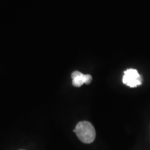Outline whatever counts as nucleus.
<instances>
[{
	"label": "nucleus",
	"instance_id": "1",
	"mask_svg": "<svg viewBox=\"0 0 150 150\" xmlns=\"http://www.w3.org/2000/svg\"><path fill=\"white\" fill-rule=\"evenodd\" d=\"M73 131L76 133L81 141L86 144L93 142L96 136L95 129L93 125L87 121L79 122Z\"/></svg>",
	"mask_w": 150,
	"mask_h": 150
},
{
	"label": "nucleus",
	"instance_id": "2",
	"mask_svg": "<svg viewBox=\"0 0 150 150\" xmlns=\"http://www.w3.org/2000/svg\"><path fill=\"white\" fill-rule=\"evenodd\" d=\"M122 82L129 87L136 88L142 83V78L136 69H127L124 72Z\"/></svg>",
	"mask_w": 150,
	"mask_h": 150
},
{
	"label": "nucleus",
	"instance_id": "3",
	"mask_svg": "<svg viewBox=\"0 0 150 150\" xmlns=\"http://www.w3.org/2000/svg\"><path fill=\"white\" fill-rule=\"evenodd\" d=\"M71 77L72 79V85L75 87H81L84 83L90 84L93 80L91 75L84 74L79 71L73 72Z\"/></svg>",
	"mask_w": 150,
	"mask_h": 150
},
{
	"label": "nucleus",
	"instance_id": "4",
	"mask_svg": "<svg viewBox=\"0 0 150 150\" xmlns=\"http://www.w3.org/2000/svg\"><path fill=\"white\" fill-rule=\"evenodd\" d=\"M20 150H24V149H20Z\"/></svg>",
	"mask_w": 150,
	"mask_h": 150
}]
</instances>
